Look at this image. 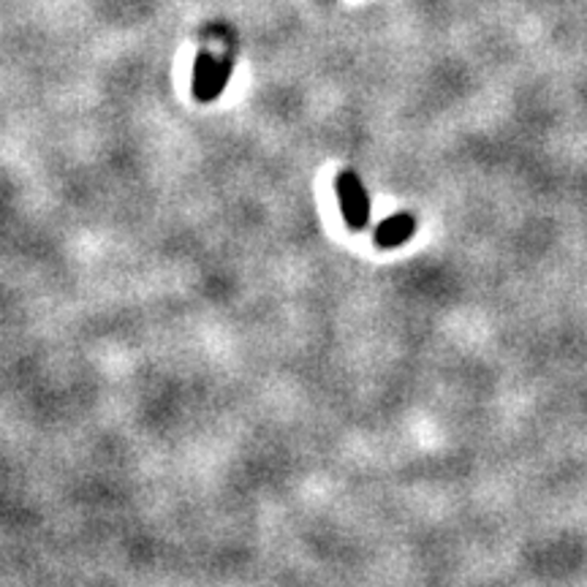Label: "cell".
Listing matches in <instances>:
<instances>
[{
    "label": "cell",
    "mask_w": 587,
    "mask_h": 587,
    "mask_svg": "<svg viewBox=\"0 0 587 587\" xmlns=\"http://www.w3.org/2000/svg\"><path fill=\"white\" fill-rule=\"evenodd\" d=\"M338 194H340V207H343V216H345V221H348V227L351 229L365 227L367 218H370V201H367L359 178H356L351 169L340 172Z\"/></svg>",
    "instance_id": "obj_1"
},
{
    "label": "cell",
    "mask_w": 587,
    "mask_h": 587,
    "mask_svg": "<svg viewBox=\"0 0 587 587\" xmlns=\"http://www.w3.org/2000/svg\"><path fill=\"white\" fill-rule=\"evenodd\" d=\"M216 58H212L210 52H199L196 54V63H194V76H191V85H194V96L201 98L205 96L207 85H210L212 74H216Z\"/></svg>",
    "instance_id": "obj_3"
},
{
    "label": "cell",
    "mask_w": 587,
    "mask_h": 587,
    "mask_svg": "<svg viewBox=\"0 0 587 587\" xmlns=\"http://www.w3.org/2000/svg\"><path fill=\"white\" fill-rule=\"evenodd\" d=\"M416 229V221L411 216H394L389 218L387 223H381L376 232V243L381 245V248H392V245L405 243V240L411 237V232Z\"/></svg>",
    "instance_id": "obj_2"
},
{
    "label": "cell",
    "mask_w": 587,
    "mask_h": 587,
    "mask_svg": "<svg viewBox=\"0 0 587 587\" xmlns=\"http://www.w3.org/2000/svg\"><path fill=\"white\" fill-rule=\"evenodd\" d=\"M229 76H232V58L221 60V63H218V65H216V74H212L210 85H207L205 96H201V98H199V101H205V103L216 101V98H218V96H221V93H223V87H227Z\"/></svg>",
    "instance_id": "obj_4"
}]
</instances>
